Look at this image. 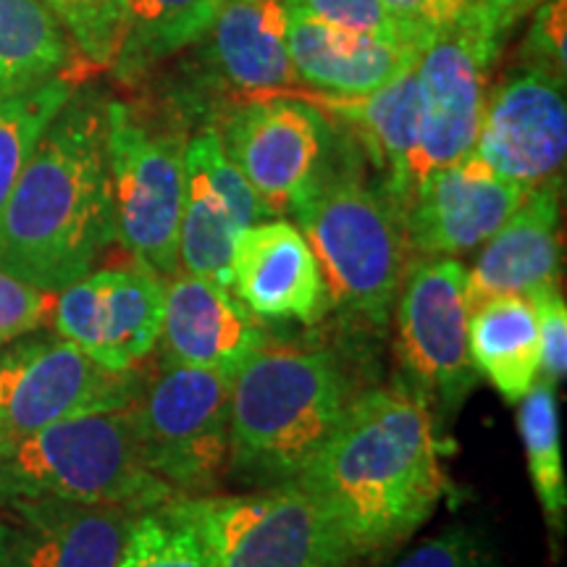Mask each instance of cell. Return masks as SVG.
<instances>
[{"mask_svg":"<svg viewBox=\"0 0 567 567\" xmlns=\"http://www.w3.org/2000/svg\"><path fill=\"white\" fill-rule=\"evenodd\" d=\"M354 394L331 352L266 342L231 384L229 476L247 486H281L334 436Z\"/></svg>","mask_w":567,"mask_h":567,"instance_id":"3","label":"cell"},{"mask_svg":"<svg viewBox=\"0 0 567 567\" xmlns=\"http://www.w3.org/2000/svg\"><path fill=\"white\" fill-rule=\"evenodd\" d=\"M297 97L313 103L318 111L337 116L358 134L381 176L384 193L405 213L413 195V166L421 134V97H417L415 66L402 71L396 80L368 95H323L297 92Z\"/></svg>","mask_w":567,"mask_h":567,"instance_id":"21","label":"cell"},{"mask_svg":"<svg viewBox=\"0 0 567 567\" xmlns=\"http://www.w3.org/2000/svg\"><path fill=\"white\" fill-rule=\"evenodd\" d=\"M284 0H221L205 38L226 82L250 95H274L297 84L287 48Z\"/></svg>","mask_w":567,"mask_h":567,"instance_id":"23","label":"cell"},{"mask_svg":"<svg viewBox=\"0 0 567 567\" xmlns=\"http://www.w3.org/2000/svg\"><path fill=\"white\" fill-rule=\"evenodd\" d=\"M268 218L266 205L226 155L218 132L184 145L179 271L229 287L231 250L247 226Z\"/></svg>","mask_w":567,"mask_h":567,"instance_id":"17","label":"cell"},{"mask_svg":"<svg viewBox=\"0 0 567 567\" xmlns=\"http://www.w3.org/2000/svg\"><path fill=\"white\" fill-rule=\"evenodd\" d=\"M92 69H111L126 32V0H42Z\"/></svg>","mask_w":567,"mask_h":567,"instance_id":"30","label":"cell"},{"mask_svg":"<svg viewBox=\"0 0 567 567\" xmlns=\"http://www.w3.org/2000/svg\"><path fill=\"white\" fill-rule=\"evenodd\" d=\"M147 373L111 371L63 337H19L0 347V423L13 439L137 400Z\"/></svg>","mask_w":567,"mask_h":567,"instance_id":"11","label":"cell"},{"mask_svg":"<svg viewBox=\"0 0 567 567\" xmlns=\"http://www.w3.org/2000/svg\"><path fill=\"white\" fill-rule=\"evenodd\" d=\"M218 137L268 216H284L323 174L331 130L313 103L274 92L239 105Z\"/></svg>","mask_w":567,"mask_h":567,"instance_id":"12","label":"cell"},{"mask_svg":"<svg viewBox=\"0 0 567 567\" xmlns=\"http://www.w3.org/2000/svg\"><path fill=\"white\" fill-rule=\"evenodd\" d=\"M538 321L542 373L551 384H563L567 371V305L557 287H544L528 295Z\"/></svg>","mask_w":567,"mask_h":567,"instance_id":"35","label":"cell"},{"mask_svg":"<svg viewBox=\"0 0 567 567\" xmlns=\"http://www.w3.org/2000/svg\"><path fill=\"white\" fill-rule=\"evenodd\" d=\"M559 184L563 176L528 189L513 216L481 245L465 279L467 310L492 297H528L544 287H557L563 268Z\"/></svg>","mask_w":567,"mask_h":567,"instance_id":"20","label":"cell"},{"mask_svg":"<svg viewBox=\"0 0 567 567\" xmlns=\"http://www.w3.org/2000/svg\"><path fill=\"white\" fill-rule=\"evenodd\" d=\"M392 567H496V551L481 530L455 526L425 538Z\"/></svg>","mask_w":567,"mask_h":567,"instance_id":"32","label":"cell"},{"mask_svg":"<svg viewBox=\"0 0 567 567\" xmlns=\"http://www.w3.org/2000/svg\"><path fill=\"white\" fill-rule=\"evenodd\" d=\"M116 567H216L200 536L168 505L145 509Z\"/></svg>","mask_w":567,"mask_h":567,"instance_id":"29","label":"cell"},{"mask_svg":"<svg viewBox=\"0 0 567 567\" xmlns=\"http://www.w3.org/2000/svg\"><path fill=\"white\" fill-rule=\"evenodd\" d=\"M538 3L542 0H476L417 55L421 134L413 193L425 174L473 151L496 61Z\"/></svg>","mask_w":567,"mask_h":567,"instance_id":"6","label":"cell"},{"mask_svg":"<svg viewBox=\"0 0 567 567\" xmlns=\"http://www.w3.org/2000/svg\"><path fill=\"white\" fill-rule=\"evenodd\" d=\"M0 494H51L140 513L179 496L145 465L130 408L13 439L0 457Z\"/></svg>","mask_w":567,"mask_h":567,"instance_id":"5","label":"cell"},{"mask_svg":"<svg viewBox=\"0 0 567 567\" xmlns=\"http://www.w3.org/2000/svg\"><path fill=\"white\" fill-rule=\"evenodd\" d=\"M292 484L326 509L360 563L392 555L446 494L434 415L408 384L354 394Z\"/></svg>","mask_w":567,"mask_h":567,"instance_id":"1","label":"cell"},{"mask_svg":"<svg viewBox=\"0 0 567 567\" xmlns=\"http://www.w3.org/2000/svg\"><path fill=\"white\" fill-rule=\"evenodd\" d=\"M287 11L300 13L339 32L363 34V38L396 42V30L381 0H284ZM405 48V45H402Z\"/></svg>","mask_w":567,"mask_h":567,"instance_id":"31","label":"cell"},{"mask_svg":"<svg viewBox=\"0 0 567 567\" xmlns=\"http://www.w3.org/2000/svg\"><path fill=\"white\" fill-rule=\"evenodd\" d=\"M11 444H13V436L9 434V431H6V425L0 423V457H3L6 452H9Z\"/></svg>","mask_w":567,"mask_h":567,"instance_id":"37","label":"cell"},{"mask_svg":"<svg viewBox=\"0 0 567 567\" xmlns=\"http://www.w3.org/2000/svg\"><path fill=\"white\" fill-rule=\"evenodd\" d=\"M216 567H363L337 523L295 484L166 502Z\"/></svg>","mask_w":567,"mask_h":567,"instance_id":"7","label":"cell"},{"mask_svg":"<svg viewBox=\"0 0 567 567\" xmlns=\"http://www.w3.org/2000/svg\"><path fill=\"white\" fill-rule=\"evenodd\" d=\"M163 287L153 268L126 264L92 268L55 292V334L111 371H132L158 350Z\"/></svg>","mask_w":567,"mask_h":567,"instance_id":"13","label":"cell"},{"mask_svg":"<svg viewBox=\"0 0 567 567\" xmlns=\"http://www.w3.org/2000/svg\"><path fill=\"white\" fill-rule=\"evenodd\" d=\"M140 509L0 494V567H116Z\"/></svg>","mask_w":567,"mask_h":567,"instance_id":"15","label":"cell"},{"mask_svg":"<svg viewBox=\"0 0 567 567\" xmlns=\"http://www.w3.org/2000/svg\"><path fill=\"white\" fill-rule=\"evenodd\" d=\"M105 109L103 92L76 87L42 132L0 213V271L59 292L113 243Z\"/></svg>","mask_w":567,"mask_h":567,"instance_id":"2","label":"cell"},{"mask_svg":"<svg viewBox=\"0 0 567 567\" xmlns=\"http://www.w3.org/2000/svg\"><path fill=\"white\" fill-rule=\"evenodd\" d=\"M402 45L421 55L431 40L476 0H381Z\"/></svg>","mask_w":567,"mask_h":567,"instance_id":"33","label":"cell"},{"mask_svg":"<svg viewBox=\"0 0 567 567\" xmlns=\"http://www.w3.org/2000/svg\"><path fill=\"white\" fill-rule=\"evenodd\" d=\"M465 279L467 268L455 258H421L408 266L394 302V352L405 384L444 421L481 379L467 352Z\"/></svg>","mask_w":567,"mask_h":567,"instance_id":"10","label":"cell"},{"mask_svg":"<svg viewBox=\"0 0 567 567\" xmlns=\"http://www.w3.org/2000/svg\"><path fill=\"white\" fill-rule=\"evenodd\" d=\"M74 90V74H59L30 87L0 90V213L9 203L42 132L66 105Z\"/></svg>","mask_w":567,"mask_h":567,"instance_id":"28","label":"cell"},{"mask_svg":"<svg viewBox=\"0 0 567 567\" xmlns=\"http://www.w3.org/2000/svg\"><path fill=\"white\" fill-rule=\"evenodd\" d=\"M55 292L32 287L17 276L0 271V347L34 334L53 316Z\"/></svg>","mask_w":567,"mask_h":567,"instance_id":"34","label":"cell"},{"mask_svg":"<svg viewBox=\"0 0 567 567\" xmlns=\"http://www.w3.org/2000/svg\"><path fill=\"white\" fill-rule=\"evenodd\" d=\"M567 0H542L530 30L523 40V63L547 66L565 76L567 71Z\"/></svg>","mask_w":567,"mask_h":567,"instance_id":"36","label":"cell"},{"mask_svg":"<svg viewBox=\"0 0 567 567\" xmlns=\"http://www.w3.org/2000/svg\"><path fill=\"white\" fill-rule=\"evenodd\" d=\"M74 45L42 0H0V90L74 74Z\"/></svg>","mask_w":567,"mask_h":567,"instance_id":"26","label":"cell"},{"mask_svg":"<svg viewBox=\"0 0 567 567\" xmlns=\"http://www.w3.org/2000/svg\"><path fill=\"white\" fill-rule=\"evenodd\" d=\"M234 375L161 365L130 405L145 465L179 496L216 494L229 471Z\"/></svg>","mask_w":567,"mask_h":567,"instance_id":"9","label":"cell"},{"mask_svg":"<svg viewBox=\"0 0 567 567\" xmlns=\"http://www.w3.org/2000/svg\"><path fill=\"white\" fill-rule=\"evenodd\" d=\"M266 342L260 318L229 287L184 271L166 279L158 337L161 365L237 375Z\"/></svg>","mask_w":567,"mask_h":567,"instance_id":"18","label":"cell"},{"mask_svg":"<svg viewBox=\"0 0 567 567\" xmlns=\"http://www.w3.org/2000/svg\"><path fill=\"white\" fill-rule=\"evenodd\" d=\"M182 132L163 130L122 101L105 109L113 243L161 279L179 274L184 203Z\"/></svg>","mask_w":567,"mask_h":567,"instance_id":"8","label":"cell"},{"mask_svg":"<svg viewBox=\"0 0 567 567\" xmlns=\"http://www.w3.org/2000/svg\"><path fill=\"white\" fill-rule=\"evenodd\" d=\"M473 151L505 179L534 189L563 176L567 155L565 76L523 63L488 90Z\"/></svg>","mask_w":567,"mask_h":567,"instance_id":"14","label":"cell"},{"mask_svg":"<svg viewBox=\"0 0 567 567\" xmlns=\"http://www.w3.org/2000/svg\"><path fill=\"white\" fill-rule=\"evenodd\" d=\"M221 0H126V32L113 74L134 82L208 34Z\"/></svg>","mask_w":567,"mask_h":567,"instance_id":"25","label":"cell"},{"mask_svg":"<svg viewBox=\"0 0 567 567\" xmlns=\"http://www.w3.org/2000/svg\"><path fill=\"white\" fill-rule=\"evenodd\" d=\"M517 431L526 450L534 492L547 520L551 542H559L567 528V481L559 439V408L555 384L538 379L517 402Z\"/></svg>","mask_w":567,"mask_h":567,"instance_id":"27","label":"cell"},{"mask_svg":"<svg viewBox=\"0 0 567 567\" xmlns=\"http://www.w3.org/2000/svg\"><path fill=\"white\" fill-rule=\"evenodd\" d=\"M229 289L260 321L316 323L329 310L321 268L297 224L264 218L239 234Z\"/></svg>","mask_w":567,"mask_h":567,"instance_id":"19","label":"cell"},{"mask_svg":"<svg viewBox=\"0 0 567 567\" xmlns=\"http://www.w3.org/2000/svg\"><path fill=\"white\" fill-rule=\"evenodd\" d=\"M287 48L297 82L323 95H368L417 63V55L396 42L339 32L292 11Z\"/></svg>","mask_w":567,"mask_h":567,"instance_id":"22","label":"cell"},{"mask_svg":"<svg viewBox=\"0 0 567 567\" xmlns=\"http://www.w3.org/2000/svg\"><path fill=\"white\" fill-rule=\"evenodd\" d=\"M321 268L329 308L386 329L408 271L402 213L358 172L323 168L289 213Z\"/></svg>","mask_w":567,"mask_h":567,"instance_id":"4","label":"cell"},{"mask_svg":"<svg viewBox=\"0 0 567 567\" xmlns=\"http://www.w3.org/2000/svg\"><path fill=\"white\" fill-rule=\"evenodd\" d=\"M528 189L505 179L476 151L417 182L402 224L421 258H460L478 250L526 200Z\"/></svg>","mask_w":567,"mask_h":567,"instance_id":"16","label":"cell"},{"mask_svg":"<svg viewBox=\"0 0 567 567\" xmlns=\"http://www.w3.org/2000/svg\"><path fill=\"white\" fill-rule=\"evenodd\" d=\"M467 352L509 405H517L542 379L536 310L528 297L505 295L467 310Z\"/></svg>","mask_w":567,"mask_h":567,"instance_id":"24","label":"cell"}]
</instances>
